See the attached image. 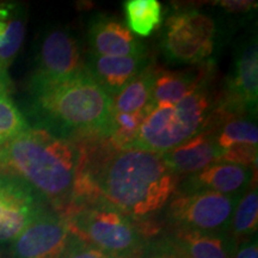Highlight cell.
I'll use <instances>...</instances> for the list:
<instances>
[{
  "label": "cell",
  "mask_w": 258,
  "mask_h": 258,
  "mask_svg": "<svg viewBox=\"0 0 258 258\" xmlns=\"http://www.w3.org/2000/svg\"><path fill=\"white\" fill-rule=\"evenodd\" d=\"M62 218L71 235L116 258H140L146 244L143 226L104 200L71 209Z\"/></svg>",
  "instance_id": "cell-5"
},
{
  "label": "cell",
  "mask_w": 258,
  "mask_h": 258,
  "mask_svg": "<svg viewBox=\"0 0 258 258\" xmlns=\"http://www.w3.org/2000/svg\"><path fill=\"white\" fill-rule=\"evenodd\" d=\"M11 88H12V83L8 74V70H4L0 67V92L10 93Z\"/></svg>",
  "instance_id": "cell-29"
},
{
  "label": "cell",
  "mask_w": 258,
  "mask_h": 258,
  "mask_svg": "<svg viewBox=\"0 0 258 258\" xmlns=\"http://www.w3.org/2000/svg\"><path fill=\"white\" fill-rule=\"evenodd\" d=\"M217 21L195 9L183 10L165 19L160 47L172 63H200L207 61L219 40Z\"/></svg>",
  "instance_id": "cell-6"
},
{
  "label": "cell",
  "mask_w": 258,
  "mask_h": 258,
  "mask_svg": "<svg viewBox=\"0 0 258 258\" xmlns=\"http://www.w3.org/2000/svg\"><path fill=\"white\" fill-rule=\"evenodd\" d=\"M258 96V53L256 35L238 48L234 66L227 80V95L220 106L228 114L256 112Z\"/></svg>",
  "instance_id": "cell-11"
},
{
  "label": "cell",
  "mask_w": 258,
  "mask_h": 258,
  "mask_svg": "<svg viewBox=\"0 0 258 258\" xmlns=\"http://www.w3.org/2000/svg\"><path fill=\"white\" fill-rule=\"evenodd\" d=\"M218 6L230 15H246L257 8V3L243 2V0H225L215 3Z\"/></svg>",
  "instance_id": "cell-27"
},
{
  "label": "cell",
  "mask_w": 258,
  "mask_h": 258,
  "mask_svg": "<svg viewBox=\"0 0 258 258\" xmlns=\"http://www.w3.org/2000/svg\"><path fill=\"white\" fill-rule=\"evenodd\" d=\"M70 238L64 219L46 209L12 241L11 258H61Z\"/></svg>",
  "instance_id": "cell-10"
},
{
  "label": "cell",
  "mask_w": 258,
  "mask_h": 258,
  "mask_svg": "<svg viewBox=\"0 0 258 258\" xmlns=\"http://www.w3.org/2000/svg\"><path fill=\"white\" fill-rule=\"evenodd\" d=\"M154 76L156 67L148 64L112 98V110L124 114L145 110L152 103Z\"/></svg>",
  "instance_id": "cell-20"
},
{
  "label": "cell",
  "mask_w": 258,
  "mask_h": 258,
  "mask_svg": "<svg viewBox=\"0 0 258 258\" xmlns=\"http://www.w3.org/2000/svg\"><path fill=\"white\" fill-rule=\"evenodd\" d=\"M233 258H258L257 235L240 241L235 247Z\"/></svg>",
  "instance_id": "cell-28"
},
{
  "label": "cell",
  "mask_w": 258,
  "mask_h": 258,
  "mask_svg": "<svg viewBox=\"0 0 258 258\" xmlns=\"http://www.w3.org/2000/svg\"><path fill=\"white\" fill-rule=\"evenodd\" d=\"M151 104L145 110L132 112V114L114 111V114H112L111 132L108 139L109 144L115 150H129L132 147Z\"/></svg>",
  "instance_id": "cell-23"
},
{
  "label": "cell",
  "mask_w": 258,
  "mask_h": 258,
  "mask_svg": "<svg viewBox=\"0 0 258 258\" xmlns=\"http://www.w3.org/2000/svg\"><path fill=\"white\" fill-rule=\"evenodd\" d=\"M31 80L53 82L70 78L84 70L82 48L69 28L53 27L42 35Z\"/></svg>",
  "instance_id": "cell-9"
},
{
  "label": "cell",
  "mask_w": 258,
  "mask_h": 258,
  "mask_svg": "<svg viewBox=\"0 0 258 258\" xmlns=\"http://www.w3.org/2000/svg\"><path fill=\"white\" fill-rule=\"evenodd\" d=\"M207 83L176 104H151L131 148L164 153L188 140L205 127L214 110Z\"/></svg>",
  "instance_id": "cell-4"
},
{
  "label": "cell",
  "mask_w": 258,
  "mask_h": 258,
  "mask_svg": "<svg viewBox=\"0 0 258 258\" xmlns=\"http://www.w3.org/2000/svg\"><path fill=\"white\" fill-rule=\"evenodd\" d=\"M160 154L166 165L178 177L199 172L211 164L218 163L221 158L214 132L207 128H203L179 146Z\"/></svg>",
  "instance_id": "cell-17"
},
{
  "label": "cell",
  "mask_w": 258,
  "mask_h": 258,
  "mask_svg": "<svg viewBox=\"0 0 258 258\" xmlns=\"http://www.w3.org/2000/svg\"><path fill=\"white\" fill-rule=\"evenodd\" d=\"M27 92L34 127L71 141L110 135L112 99L85 69L53 82L29 79Z\"/></svg>",
  "instance_id": "cell-2"
},
{
  "label": "cell",
  "mask_w": 258,
  "mask_h": 258,
  "mask_svg": "<svg viewBox=\"0 0 258 258\" xmlns=\"http://www.w3.org/2000/svg\"><path fill=\"white\" fill-rule=\"evenodd\" d=\"M47 201L25 180L0 172V244L14 241L46 211Z\"/></svg>",
  "instance_id": "cell-8"
},
{
  "label": "cell",
  "mask_w": 258,
  "mask_h": 258,
  "mask_svg": "<svg viewBox=\"0 0 258 258\" xmlns=\"http://www.w3.org/2000/svg\"><path fill=\"white\" fill-rule=\"evenodd\" d=\"M207 82L205 71H165L156 69L153 104H176Z\"/></svg>",
  "instance_id": "cell-19"
},
{
  "label": "cell",
  "mask_w": 258,
  "mask_h": 258,
  "mask_svg": "<svg viewBox=\"0 0 258 258\" xmlns=\"http://www.w3.org/2000/svg\"><path fill=\"white\" fill-rule=\"evenodd\" d=\"M0 258H4V257H3V256H2V254H0Z\"/></svg>",
  "instance_id": "cell-30"
},
{
  "label": "cell",
  "mask_w": 258,
  "mask_h": 258,
  "mask_svg": "<svg viewBox=\"0 0 258 258\" xmlns=\"http://www.w3.org/2000/svg\"><path fill=\"white\" fill-rule=\"evenodd\" d=\"M148 64L151 63L146 54L104 56L89 53L84 69L112 99Z\"/></svg>",
  "instance_id": "cell-16"
},
{
  "label": "cell",
  "mask_w": 258,
  "mask_h": 258,
  "mask_svg": "<svg viewBox=\"0 0 258 258\" xmlns=\"http://www.w3.org/2000/svg\"><path fill=\"white\" fill-rule=\"evenodd\" d=\"M253 169L218 161L199 172L186 176L177 192L213 191L225 195H243L253 179Z\"/></svg>",
  "instance_id": "cell-13"
},
{
  "label": "cell",
  "mask_w": 258,
  "mask_h": 258,
  "mask_svg": "<svg viewBox=\"0 0 258 258\" xmlns=\"http://www.w3.org/2000/svg\"><path fill=\"white\" fill-rule=\"evenodd\" d=\"M90 53L104 56H129L145 54L144 46L132 31L111 16L97 14L88 25Z\"/></svg>",
  "instance_id": "cell-14"
},
{
  "label": "cell",
  "mask_w": 258,
  "mask_h": 258,
  "mask_svg": "<svg viewBox=\"0 0 258 258\" xmlns=\"http://www.w3.org/2000/svg\"><path fill=\"white\" fill-rule=\"evenodd\" d=\"M124 14L132 34L146 37L161 22V5L157 0H127Z\"/></svg>",
  "instance_id": "cell-22"
},
{
  "label": "cell",
  "mask_w": 258,
  "mask_h": 258,
  "mask_svg": "<svg viewBox=\"0 0 258 258\" xmlns=\"http://www.w3.org/2000/svg\"><path fill=\"white\" fill-rule=\"evenodd\" d=\"M77 180L135 221L163 211L178 188V176L160 153L112 146L101 167L90 169L80 161Z\"/></svg>",
  "instance_id": "cell-1"
},
{
  "label": "cell",
  "mask_w": 258,
  "mask_h": 258,
  "mask_svg": "<svg viewBox=\"0 0 258 258\" xmlns=\"http://www.w3.org/2000/svg\"><path fill=\"white\" fill-rule=\"evenodd\" d=\"M29 128L30 124L11 99L10 93L0 92V146Z\"/></svg>",
  "instance_id": "cell-24"
},
{
  "label": "cell",
  "mask_w": 258,
  "mask_h": 258,
  "mask_svg": "<svg viewBox=\"0 0 258 258\" xmlns=\"http://www.w3.org/2000/svg\"><path fill=\"white\" fill-rule=\"evenodd\" d=\"M258 227V192L257 186L243 194L235 206L230 225V234L237 245L256 235Z\"/></svg>",
  "instance_id": "cell-21"
},
{
  "label": "cell",
  "mask_w": 258,
  "mask_h": 258,
  "mask_svg": "<svg viewBox=\"0 0 258 258\" xmlns=\"http://www.w3.org/2000/svg\"><path fill=\"white\" fill-rule=\"evenodd\" d=\"M161 238L184 258H233L237 247L228 232L214 233L170 227Z\"/></svg>",
  "instance_id": "cell-15"
},
{
  "label": "cell",
  "mask_w": 258,
  "mask_h": 258,
  "mask_svg": "<svg viewBox=\"0 0 258 258\" xmlns=\"http://www.w3.org/2000/svg\"><path fill=\"white\" fill-rule=\"evenodd\" d=\"M82 154L76 141L30 125L0 146V172L25 180L62 217L72 205Z\"/></svg>",
  "instance_id": "cell-3"
},
{
  "label": "cell",
  "mask_w": 258,
  "mask_h": 258,
  "mask_svg": "<svg viewBox=\"0 0 258 258\" xmlns=\"http://www.w3.org/2000/svg\"><path fill=\"white\" fill-rule=\"evenodd\" d=\"M27 29V12L23 4L0 3V67L8 70L18 55Z\"/></svg>",
  "instance_id": "cell-18"
},
{
  "label": "cell",
  "mask_w": 258,
  "mask_h": 258,
  "mask_svg": "<svg viewBox=\"0 0 258 258\" xmlns=\"http://www.w3.org/2000/svg\"><path fill=\"white\" fill-rule=\"evenodd\" d=\"M243 195L213 191L177 192L165 206L170 227L214 233H230L232 214Z\"/></svg>",
  "instance_id": "cell-7"
},
{
  "label": "cell",
  "mask_w": 258,
  "mask_h": 258,
  "mask_svg": "<svg viewBox=\"0 0 258 258\" xmlns=\"http://www.w3.org/2000/svg\"><path fill=\"white\" fill-rule=\"evenodd\" d=\"M212 131L214 132L215 141L221 151L219 161L256 169L258 145L256 121L235 116Z\"/></svg>",
  "instance_id": "cell-12"
},
{
  "label": "cell",
  "mask_w": 258,
  "mask_h": 258,
  "mask_svg": "<svg viewBox=\"0 0 258 258\" xmlns=\"http://www.w3.org/2000/svg\"><path fill=\"white\" fill-rule=\"evenodd\" d=\"M140 258H184L170 246L163 238L145 244Z\"/></svg>",
  "instance_id": "cell-26"
},
{
  "label": "cell",
  "mask_w": 258,
  "mask_h": 258,
  "mask_svg": "<svg viewBox=\"0 0 258 258\" xmlns=\"http://www.w3.org/2000/svg\"><path fill=\"white\" fill-rule=\"evenodd\" d=\"M61 258H116L110 253L97 249L85 241L71 235L69 244L64 249Z\"/></svg>",
  "instance_id": "cell-25"
}]
</instances>
